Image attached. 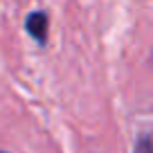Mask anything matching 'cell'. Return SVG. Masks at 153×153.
Wrapping results in <instances>:
<instances>
[{"instance_id":"7a4b0ae2","label":"cell","mask_w":153,"mask_h":153,"mask_svg":"<svg viewBox=\"0 0 153 153\" xmlns=\"http://www.w3.org/2000/svg\"><path fill=\"white\" fill-rule=\"evenodd\" d=\"M135 153H153V140H151V135H140L137 144H135Z\"/></svg>"},{"instance_id":"3957f363","label":"cell","mask_w":153,"mask_h":153,"mask_svg":"<svg viewBox=\"0 0 153 153\" xmlns=\"http://www.w3.org/2000/svg\"><path fill=\"white\" fill-rule=\"evenodd\" d=\"M0 153H7V151H0Z\"/></svg>"},{"instance_id":"6da1fadb","label":"cell","mask_w":153,"mask_h":153,"mask_svg":"<svg viewBox=\"0 0 153 153\" xmlns=\"http://www.w3.org/2000/svg\"><path fill=\"white\" fill-rule=\"evenodd\" d=\"M48 29H50L48 11L36 9V11H32V14H27V18H25V32H27L38 45L48 43Z\"/></svg>"}]
</instances>
